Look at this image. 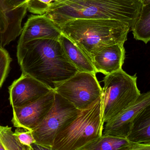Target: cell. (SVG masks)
Wrapping results in <instances>:
<instances>
[{"mask_svg":"<svg viewBox=\"0 0 150 150\" xmlns=\"http://www.w3.org/2000/svg\"><path fill=\"white\" fill-rule=\"evenodd\" d=\"M131 31L137 40L150 41V4L142 5Z\"/></svg>","mask_w":150,"mask_h":150,"instance_id":"cell-17","label":"cell"},{"mask_svg":"<svg viewBox=\"0 0 150 150\" xmlns=\"http://www.w3.org/2000/svg\"><path fill=\"white\" fill-rule=\"evenodd\" d=\"M127 138L135 142H150V104L136 118Z\"/></svg>","mask_w":150,"mask_h":150,"instance_id":"cell-16","label":"cell"},{"mask_svg":"<svg viewBox=\"0 0 150 150\" xmlns=\"http://www.w3.org/2000/svg\"><path fill=\"white\" fill-rule=\"evenodd\" d=\"M59 41L69 60L79 71L97 73L91 59L71 40L62 33Z\"/></svg>","mask_w":150,"mask_h":150,"instance_id":"cell-13","label":"cell"},{"mask_svg":"<svg viewBox=\"0 0 150 150\" xmlns=\"http://www.w3.org/2000/svg\"><path fill=\"white\" fill-rule=\"evenodd\" d=\"M17 58L22 73L53 90L79 71L59 40L38 39L18 44Z\"/></svg>","mask_w":150,"mask_h":150,"instance_id":"cell-1","label":"cell"},{"mask_svg":"<svg viewBox=\"0 0 150 150\" xmlns=\"http://www.w3.org/2000/svg\"><path fill=\"white\" fill-rule=\"evenodd\" d=\"M12 59L7 50L0 45V89L10 70Z\"/></svg>","mask_w":150,"mask_h":150,"instance_id":"cell-19","label":"cell"},{"mask_svg":"<svg viewBox=\"0 0 150 150\" xmlns=\"http://www.w3.org/2000/svg\"><path fill=\"white\" fill-rule=\"evenodd\" d=\"M102 97L87 109L82 110L74 121L59 133L52 150H80L103 135Z\"/></svg>","mask_w":150,"mask_h":150,"instance_id":"cell-4","label":"cell"},{"mask_svg":"<svg viewBox=\"0 0 150 150\" xmlns=\"http://www.w3.org/2000/svg\"><path fill=\"white\" fill-rule=\"evenodd\" d=\"M9 3L15 9H21L26 4L28 0H8Z\"/></svg>","mask_w":150,"mask_h":150,"instance_id":"cell-23","label":"cell"},{"mask_svg":"<svg viewBox=\"0 0 150 150\" xmlns=\"http://www.w3.org/2000/svg\"><path fill=\"white\" fill-rule=\"evenodd\" d=\"M0 139L5 150H28L18 141L11 127L0 125Z\"/></svg>","mask_w":150,"mask_h":150,"instance_id":"cell-18","label":"cell"},{"mask_svg":"<svg viewBox=\"0 0 150 150\" xmlns=\"http://www.w3.org/2000/svg\"><path fill=\"white\" fill-rule=\"evenodd\" d=\"M52 90L36 101L20 107H12L11 122L14 127L32 131L39 125L50 112L55 100Z\"/></svg>","mask_w":150,"mask_h":150,"instance_id":"cell-8","label":"cell"},{"mask_svg":"<svg viewBox=\"0 0 150 150\" xmlns=\"http://www.w3.org/2000/svg\"><path fill=\"white\" fill-rule=\"evenodd\" d=\"M81 111L55 92L52 107L42 122L33 131L35 144L46 150H52L56 136L68 127Z\"/></svg>","mask_w":150,"mask_h":150,"instance_id":"cell-6","label":"cell"},{"mask_svg":"<svg viewBox=\"0 0 150 150\" xmlns=\"http://www.w3.org/2000/svg\"><path fill=\"white\" fill-rule=\"evenodd\" d=\"M59 0H28L27 9L30 12L38 15H44L52 4Z\"/></svg>","mask_w":150,"mask_h":150,"instance_id":"cell-20","label":"cell"},{"mask_svg":"<svg viewBox=\"0 0 150 150\" xmlns=\"http://www.w3.org/2000/svg\"><path fill=\"white\" fill-rule=\"evenodd\" d=\"M142 5L140 0H59L45 15L57 25L77 18L111 19L128 23L131 30Z\"/></svg>","mask_w":150,"mask_h":150,"instance_id":"cell-2","label":"cell"},{"mask_svg":"<svg viewBox=\"0 0 150 150\" xmlns=\"http://www.w3.org/2000/svg\"><path fill=\"white\" fill-rule=\"evenodd\" d=\"M62 34L76 45L92 61L108 46L124 44L131 30L128 23L111 19L77 18L58 25Z\"/></svg>","mask_w":150,"mask_h":150,"instance_id":"cell-3","label":"cell"},{"mask_svg":"<svg viewBox=\"0 0 150 150\" xmlns=\"http://www.w3.org/2000/svg\"><path fill=\"white\" fill-rule=\"evenodd\" d=\"M150 104V90L141 94L136 101L106 122L103 135L127 138L137 116Z\"/></svg>","mask_w":150,"mask_h":150,"instance_id":"cell-9","label":"cell"},{"mask_svg":"<svg viewBox=\"0 0 150 150\" xmlns=\"http://www.w3.org/2000/svg\"><path fill=\"white\" fill-rule=\"evenodd\" d=\"M142 5L149 4H150V0H140Z\"/></svg>","mask_w":150,"mask_h":150,"instance_id":"cell-24","label":"cell"},{"mask_svg":"<svg viewBox=\"0 0 150 150\" xmlns=\"http://www.w3.org/2000/svg\"><path fill=\"white\" fill-rule=\"evenodd\" d=\"M137 78L136 74L130 75L122 69L106 75L102 89L103 125L134 104L141 95Z\"/></svg>","mask_w":150,"mask_h":150,"instance_id":"cell-5","label":"cell"},{"mask_svg":"<svg viewBox=\"0 0 150 150\" xmlns=\"http://www.w3.org/2000/svg\"><path fill=\"white\" fill-rule=\"evenodd\" d=\"M134 144L127 138L102 135L80 150H133Z\"/></svg>","mask_w":150,"mask_h":150,"instance_id":"cell-15","label":"cell"},{"mask_svg":"<svg viewBox=\"0 0 150 150\" xmlns=\"http://www.w3.org/2000/svg\"><path fill=\"white\" fill-rule=\"evenodd\" d=\"M7 34L8 24L0 11V45L3 47L8 45Z\"/></svg>","mask_w":150,"mask_h":150,"instance_id":"cell-22","label":"cell"},{"mask_svg":"<svg viewBox=\"0 0 150 150\" xmlns=\"http://www.w3.org/2000/svg\"><path fill=\"white\" fill-rule=\"evenodd\" d=\"M14 135L18 141L27 148L28 150H33L32 145L36 143L31 131L18 129L14 133Z\"/></svg>","mask_w":150,"mask_h":150,"instance_id":"cell-21","label":"cell"},{"mask_svg":"<svg viewBox=\"0 0 150 150\" xmlns=\"http://www.w3.org/2000/svg\"><path fill=\"white\" fill-rule=\"evenodd\" d=\"M62 34L58 25L45 14L32 16L22 29L18 44L38 39L59 40Z\"/></svg>","mask_w":150,"mask_h":150,"instance_id":"cell-11","label":"cell"},{"mask_svg":"<svg viewBox=\"0 0 150 150\" xmlns=\"http://www.w3.org/2000/svg\"><path fill=\"white\" fill-rule=\"evenodd\" d=\"M125 58L124 44L108 46L98 52L92 59L96 73L106 75L122 69Z\"/></svg>","mask_w":150,"mask_h":150,"instance_id":"cell-12","label":"cell"},{"mask_svg":"<svg viewBox=\"0 0 150 150\" xmlns=\"http://www.w3.org/2000/svg\"><path fill=\"white\" fill-rule=\"evenodd\" d=\"M52 90L29 75L22 73L8 87L9 100L12 107L33 103Z\"/></svg>","mask_w":150,"mask_h":150,"instance_id":"cell-10","label":"cell"},{"mask_svg":"<svg viewBox=\"0 0 150 150\" xmlns=\"http://www.w3.org/2000/svg\"><path fill=\"white\" fill-rule=\"evenodd\" d=\"M27 9H16L8 0H0V11L8 24L7 41L8 44L15 40L21 34L22 22L26 15Z\"/></svg>","mask_w":150,"mask_h":150,"instance_id":"cell-14","label":"cell"},{"mask_svg":"<svg viewBox=\"0 0 150 150\" xmlns=\"http://www.w3.org/2000/svg\"><path fill=\"white\" fill-rule=\"evenodd\" d=\"M0 150H5L4 147L1 141V139H0Z\"/></svg>","mask_w":150,"mask_h":150,"instance_id":"cell-25","label":"cell"},{"mask_svg":"<svg viewBox=\"0 0 150 150\" xmlns=\"http://www.w3.org/2000/svg\"><path fill=\"white\" fill-rule=\"evenodd\" d=\"M96 74L78 71L54 90L79 110H85L102 96L103 90Z\"/></svg>","mask_w":150,"mask_h":150,"instance_id":"cell-7","label":"cell"}]
</instances>
